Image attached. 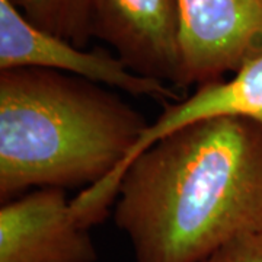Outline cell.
I'll return each instance as SVG.
<instances>
[{"mask_svg":"<svg viewBox=\"0 0 262 262\" xmlns=\"http://www.w3.org/2000/svg\"><path fill=\"white\" fill-rule=\"evenodd\" d=\"M114 220L136 262H201L262 230V128L219 115L163 136L125 169Z\"/></svg>","mask_w":262,"mask_h":262,"instance_id":"6da1fadb","label":"cell"},{"mask_svg":"<svg viewBox=\"0 0 262 262\" xmlns=\"http://www.w3.org/2000/svg\"><path fill=\"white\" fill-rule=\"evenodd\" d=\"M150 124L111 88L39 67L0 70V200L82 188L86 227L102 223L113 184Z\"/></svg>","mask_w":262,"mask_h":262,"instance_id":"7a4b0ae2","label":"cell"},{"mask_svg":"<svg viewBox=\"0 0 262 262\" xmlns=\"http://www.w3.org/2000/svg\"><path fill=\"white\" fill-rule=\"evenodd\" d=\"M16 67L56 70L165 103L181 99L169 84L131 72L106 48L79 47L38 28L12 0H0V70Z\"/></svg>","mask_w":262,"mask_h":262,"instance_id":"3957f363","label":"cell"},{"mask_svg":"<svg viewBox=\"0 0 262 262\" xmlns=\"http://www.w3.org/2000/svg\"><path fill=\"white\" fill-rule=\"evenodd\" d=\"M185 86L233 75L262 54V0H178Z\"/></svg>","mask_w":262,"mask_h":262,"instance_id":"277c9868","label":"cell"},{"mask_svg":"<svg viewBox=\"0 0 262 262\" xmlns=\"http://www.w3.org/2000/svg\"><path fill=\"white\" fill-rule=\"evenodd\" d=\"M92 32L131 72L187 88L178 0H92Z\"/></svg>","mask_w":262,"mask_h":262,"instance_id":"5b68a950","label":"cell"},{"mask_svg":"<svg viewBox=\"0 0 262 262\" xmlns=\"http://www.w3.org/2000/svg\"><path fill=\"white\" fill-rule=\"evenodd\" d=\"M89 227L61 188H37L2 203L0 262H96Z\"/></svg>","mask_w":262,"mask_h":262,"instance_id":"8992f818","label":"cell"},{"mask_svg":"<svg viewBox=\"0 0 262 262\" xmlns=\"http://www.w3.org/2000/svg\"><path fill=\"white\" fill-rule=\"evenodd\" d=\"M219 115L242 117L262 128V54L246 63L232 77L198 84L195 92L188 98L165 103L159 118L141 134L114 181V200H117L118 185L125 169L155 141L187 124Z\"/></svg>","mask_w":262,"mask_h":262,"instance_id":"52a82bcc","label":"cell"},{"mask_svg":"<svg viewBox=\"0 0 262 262\" xmlns=\"http://www.w3.org/2000/svg\"><path fill=\"white\" fill-rule=\"evenodd\" d=\"M24 16L50 34L88 47L92 32V0H12Z\"/></svg>","mask_w":262,"mask_h":262,"instance_id":"ba28073f","label":"cell"},{"mask_svg":"<svg viewBox=\"0 0 262 262\" xmlns=\"http://www.w3.org/2000/svg\"><path fill=\"white\" fill-rule=\"evenodd\" d=\"M201 262H262V230L236 236Z\"/></svg>","mask_w":262,"mask_h":262,"instance_id":"9c48e42d","label":"cell"}]
</instances>
